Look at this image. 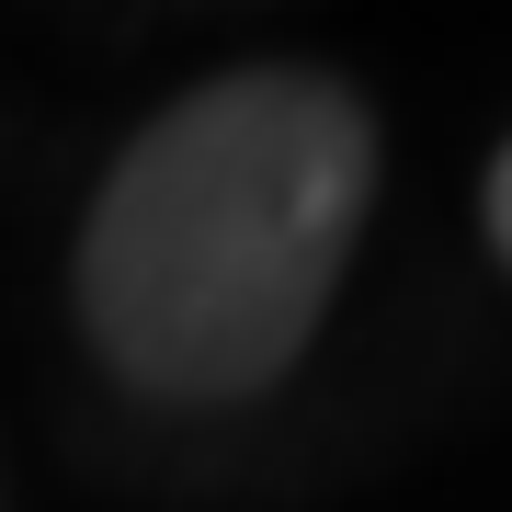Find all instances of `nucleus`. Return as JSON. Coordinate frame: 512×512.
Returning <instances> with one entry per match:
<instances>
[{
    "label": "nucleus",
    "mask_w": 512,
    "mask_h": 512,
    "mask_svg": "<svg viewBox=\"0 0 512 512\" xmlns=\"http://www.w3.org/2000/svg\"><path fill=\"white\" fill-rule=\"evenodd\" d=\"M490 239H501V262H512V148H501V171H490Z\"/></svg>",
    "instance_id": "obj_2"
},
{
    "label": "nucleus",
    "mask_w": 512,
    "mask_h": 512,
    "mask_svg": "<svg viewBox=\"0 0 512 512\" xmlns=\"http://www.w3.org/2000/svg\"><path fill=\"white\" fill-rule=\"evenodd\" d=\"M376 194V126L342 80H205L103 171L80 228L92 353L148 399H251L330 308Z\"/></svg>",
    "instance_id": "obj_1"
}]
</instances>
